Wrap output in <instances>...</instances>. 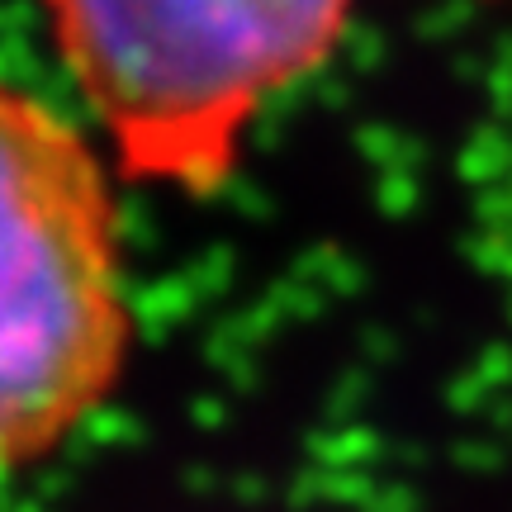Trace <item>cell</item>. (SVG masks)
<instances>
[{
	"instance_id": "2",
	"label": "cell",
	"mask_w": 512,
	"mask_h": 512,
	"mask_svg": "<svg viewBox=\"0 0 512 512\" xmlns=\"http://www.w3.org/2000/svg\"><path fill=\"white\" fill-rule=\"evenodd\" d=\"M62 62L147 185L214 195L256 114L309 81L356 0H43Z\"/></svg>"
},
{
	"instance_id": "1",
	"label": "cell",
	"mask_w": 512,
	"mask_h": 512,
	"mask_svg": "<svg viewBox=\"0 0 512 512\" xmlns=\"http://www.w3.org/2000/svg\"><path fill=\"white\" fill-rule=\"evenodd\" d=\"M133 347L105 162L43 100L0 86V479L114 394Z\"/></svg>"
}]
</instances>
